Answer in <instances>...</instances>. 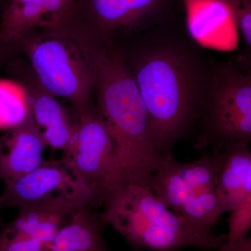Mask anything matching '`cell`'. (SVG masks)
<instances>
[{"instance_id":"2e32d148","label":"cell","mask_w":251,"mask_h":251,"mask_svg":"<svg viewBox=\"0 0 251 251\" xmlns=\"http://www.w3.org/2000/svg\"><path fill=\"white\" fill-rule=\"evenodd\" d=\"M176 162L172 154L165 157L151 177L150 187L168 208L178 214L191 191L179 174Z\"/></svg>"},{"instance_id":"8992f818","label":"cell","mask_w":251,"mask_h":251,"mask_svg":"<svg viewBox=\"0 0 251 251\" xmlns=\"http://www.w3.org/2000/svg\"><path fill=\"white\" fill-rule=\"evenodd\" d=\"M171 0H74L67 20L101 45L161 16Z\"/></svg>"},{"instance_id":"7402d4cb","label":"cell","mask_w":251,"mask_h":251,"mask_svg":"<svg viewBox=\"0 0 251 251\" xmlns=\"http://www.w3.org/2000/svg\"><path fill=\"white\" fill-rule=\"evenodd\" d=\"M46 246L27 238L0 232V251H44Z\"/></svg>"},{"instance_id":"e0dca14e","label":"cell","mask_w":251,"mask_h":251,"mask_svg":"<svg viewBox=\"0 0 251 251\" xmlns=\"http://www.w3.org/2000/svg\"><path fill=\"white\" fill-rule=\"evenodd\" d=\"M224 214L216 186L201 188L190 193L178 214L198 226L211 229Z\"/></svg>"},{"instance_id":"ac0fdd59","label":"cell","mask_w":251,"mask_h":251,"mask_svg":"<svg viewBox=\"0 0 251 251\" xmlns=\"http://www.w3.org/2000/svg\"><path fill=\"white\" fill-rule=\"evenodd\" d=\"M225 160L224 151L216 152L203 155L195 161L185 163L177 161L176 168L191 193L201 188L217 186Z\"/></svg>"},{"instance_id":"7c38bea8","label":"cell","mask_w":251,"mask_h":251,"mask_svg":"<svg viewBox=\"0 0 251 251\" xmlns=\"http://www.w3.org/2000/svg\"><path fill=\"white\" fill-rule=\"evenodd\" d=\"M83 207L85 206L72 201L26 206L18 209V215L2 229L14 235L37 241L47 248L69 223L72 214Z\"/></svg>"},{"instance_id":"9c48e42d","label":"cell","mask_w":251,"mask_h":251,"mask_svg":"<svg viewBox=\"0 0 251 251\" xmlns=\"http://www.w3.org/2000/svg\"><path fill=\"white\" fill-rule=\"evenodd\" d=\"M74 0H10L0 23V41L7 49L37 28L62 24Z\"/></svg>"},{"instance_id":"d4e9b609","label":"cell","mask_w":251,"mask_h":251,"mask_svg":"<svg viewBox=\"0 0 251 251\" xmlns=\"http://www.w3.org/2000/svg\"><path fill=\"white\" fill-rule=\"evenodd\" d=\"M4 206V198L2 196H0V211H1V208ZM1 223V214H0V224Z\"/></svg>"},{"instance_id":"5bb4252c","label":"cell","mask_w":251,"mask_h":251,"mask_svg":"<svg viewBox=\"0 0 251 251\" xmlns=\"http://www.w3.org/2000/svg\"><path fill=\"white\" fill-rule=\"evenodd\" d=\"M249 144H236L224 149L225 164L217 182L224 213L230 212L251 192V152Z\"/></svg>"},{"instance_id":"5b68a950","label":"cell","mask_w":251,"mask_h":251,"mask_svg":"<svg viewBox=\"0 0 251 251\" xmlns=\"http://www.w3.org/2000/svg\"><path fill=\"white\" fill-rule=\"evenodd\" d=\"M203 110L208 136L219 148L249 144L251 139V77L231 64L211 73Z\"/></svg>"},{"instance_id":"44dd1931","label":"cell","mask_w":251,"mask_h":251,"mask_svg":"<svg viewBox=\"0 0 251 251\" xmlns=\"http://www.w3.org/2000/svg\"><path fill=\"white\" fill-rule=\"evenodd\" d=\"M230 8L236 27L249 48L251 46V0H221Z\"/></svg>"},{"instance_id":"ffe728a7","label":"cell","mask_w":251,"mask_h":251,"mask_svg":"<svg viewBox=\"0 0 251 251\" xmlns=\"http://www.w3.org/2000/svg\"><path fill=\"white\" fill-rule=\"evenodd\" d=\"M229 232L226 240L237 241L248 237L251 228V192L230 211Z\"/></svg>"},{"instance_id":"603a6c76","label":"cell","mask_w":251,"mask_h":251,"mask_svg":"<svg viewBox=\"0 0 251 251\" xmlns=\"http://www.w3.org/2000/svg\"><path fill=\"white\" fill-rule=\"evenodd\" d=\"M218 251H251V239L248 237L237 241H224Z\"/></svg>"},{"instance_id":"52a82bcc","label":"cell","mask_w":251,"mask_h":251,"mask_svg":"<svg viewBox=\"0 0 251 251\" xmlns=\"http://www.w3.org/2000/svg\"><path fill=\"white\" fill-rule=\"evenodd\" d=\"M75 110L76 130L62 158L98 196L114 184L113 144L96 108Z\"/></svg>"},{"instance_id":"484cf974","label":"cell","mask_w":251,"mask_h":251,"mask_svg":"<svg viewBox=\"0 0 251 251\" xmlns=\"http://www.w3.org/2000/svg\"><path fill=\"white\" fill-rule=\"evenodd\" d=\"M132 251H144V250H140V249H132Z\"/></svg>"},{"instance_id":"9a60e30c","label":"cell","mask_w":251,"mask_h":251,"mask_svg":"<svg viewBox=\"0 0 251 251\" xmlns=\"http://www.w3.org/2000/svg\"><path fill=\"white\" fill-rule=\"evenodd\" d=\"M190 34L205 44L208 38L229 35L236 27L230 8L221 0H183Z\"/></svg>"},{"instance_id":"277c9868","label":"cell","mask_w":251,"mask_h":251,"mask_svg":"<svg viewBox=\"0 0 251 251\" xmlns=\"http://www.w3.org/2000/svg\"><path fill=\"white\" fill-rule=\"evenodd\" d=\"M16 44H22L36 80L45 90L72 101L74 110L92 107L100 44L68 21L26 34Z\"/></svg>"},{"instance_id":"6da1fadb","label":"cell","mask_w":251,"mask_h":251,"mask_svg":"<svg viewBox=\"0 0 251 251\" xmlns=\"http://www.w3.org/2000/svg\"><path fill=\"white\" fill-rule=\"evenodd\" d=\"M126 60L146 107L155 145L163 156L171 155L203 110L211 73L192 50L172 39L145 42Z\"/></svg>"},{"instance_id":"8fae6325","label":"cell","mask_w":251,"mask_h":251,"mask_svg":"<svg viewBox=\"0 0 251 251\" xmlns=\"http://www.w3.org/2000/svg\"><path fill=\"white\" fill-rule=\"evenodd\" d=\"M23 85L27 91L33 121L46 145L63 152L67 151L76 130L77 115L73 118L57 97L45 90L36 78Z\"/></svg>"},{"instance_id":"3957f363","label":"cell","mask_w":251,"mask_h":251,"mask_svg":"<svg viewBox=\"0 0 251 251\" xmlns=\"http://www.w3.org/2000/svg\"><path fill=\"white\" fill-rule=\"evenodd\" d=\"M100 213L109 225L131 246L149 251H179L185 248L218 249L224 242L211 229L176 214L150 186L117 184L99 198Z\"/></svg>"},{"instance_id":"30bf717a","label":"cell","mask_w":251,"mask_h":251,"mask_svg":"<svg viewBox=\"0 0 251 251\" xmlns=\"http://www.w3.org/2000/svg\"><path fill=\"white\" fill-rule=\"evenodd\" d=\"M47 147L30 111L21 125L0 137V179L5 185L38 168Z\"/></svg>"},{"instance_id":"4fadbf2b","label":"cell","mask_w":251,"mask_h":251,"mask_svg":"<svg viewBox=\"0 0 251 251\" xmlns=\"http://www.w3.org/2000/svg\"><path fill=\"white\" fill-rule=\"evenodd\" d=\"M104 225L100 213L90 206L81 208L44 251H108L103 236Z\"/></svg>"},{"instance_id":"d6986e66","label":"cell","mask_w":251,"mask_h":251,"mask_svg":"<svg viewBox=\"0 0 251 251\" xmlns=\"http://www.w3.org/2000/svg\"><path fill=\"white\" fill-rule=\"evenodd\" d=\"M29 114L25 85L14 80H0V129L10 130L18 126Z\"/></svg>"},{"instance_id":"cb8c5ba5","label":"cell","mask_w":251,"mask_h":251,"mask_svg":"<svg viewBox=\"0 0 251 251\" xmlns=\"http://www.w3.org/2000/svg\"><path fill=\"white\" fill-rule=\"evenodd\" d=\"M6 50H8L6 46L0 41V63H1V60H2L3 57H4V55L5 54V52H6Z\"/></svg>"},{"instance_id":"7a4b0ae2","label":"cell","mask_w":251,"mask_h":251,"mask_svg":"<svg viewBox=\"0 0 251 251\" xmlns=\"http://www.w3.org/2000/svg\"><path fill=\"white\" fill-rule=\"evenodd\" d=\"M97 107L113 144L114 184L150 186L165 159L125 57L106 46L97 53Z\"/></svg>"},{"instance_id":"ba28073f","label":"cell","mask_w":251,"mask_h":251,"mask_svg":"<svg viewBox=\"0 0 251 251\" xmlns=\"http://www.w3.org/2000/svg\"><path fill=\"white\" fill-rule=\"evenodd\" d=\"M1 196L4 206L18 209L54 201H72L85 206L99 202L98 196L62 158L44 161L34 171L5 185Z\"/></svg>"}]
</instances>
